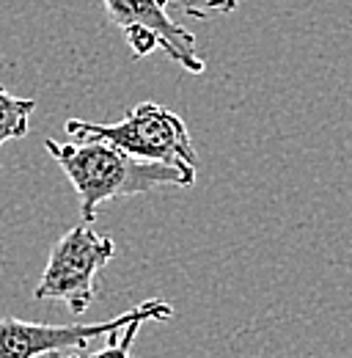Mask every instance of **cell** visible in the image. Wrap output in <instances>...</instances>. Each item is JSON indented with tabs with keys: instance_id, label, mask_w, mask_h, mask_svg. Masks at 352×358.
<instances>
[{
	"instance_id": "1",
	"label": "cell",
	"mask_w": 352,
	"mask_h": 358,
	"mask_svg": "<svg viewBox=\"0 0 352 358\" xmlns=\"http://www.w3.org/2000/svg\"><path fill=\"white\" fill-rule=\"evenodd\" d=\"M47 155L72 182L80 199V218L91 224L99 207L110 199L149 193L154 187H193L196 174L176 166L132 157L102 138H72L69 143L44 141Z\"/></svg>"
},
{
	"instance_id": "2",
	"label": "cell",
	"mask_w": 352,
	"mask_h": 358,
	"mask_svg": "<svg viewBox=\"0 0 352 358\" xmlns=\"http://www.w3.org/2000/svg\"><path fill=\"white\" fill-rule=\"evenodd\" d=\"M66 133L69 138H102L132 157L176 166L190 174H196L198 166V152L187 133V124L182 122V116L157 102H138L116 124L69 119Z\"/></svg>"
},
{
	"instance_id": "3",
	"label": "cell",
	"mask_w": 352,
	"mask_h": 358,
	"mask_svg": "<svg viewBox=\"0 0 352 358\" xmlns=\"http://www.w3.org/2000/svg\"><path fill=\"white\" fill-rule=\"evenodd\" d=\"M116 257L113 237L94 231L88 224L72 226L52 245L42 281L36 287L39 301H58L75 317L88 312L96 298V275Z\"/></svg>"
},
{
	"instance_id": "4",
	"label": "cell",
	"mask_w": 352,
	"mask_h": 358,
	"mask_svg": "<svg viewBox=\"0 0 352 358\" xmlns=\"http://www.w3.org/2000/svg\"><path fill=\"white\" fill-rule=\"evenodd\" d=\"M171 320L174 306L154 298L130 312L102 320V322H72V325H47L20 317H0V358H39L44 353H61L72 348H88L91 339L110 336L132 320Z\"/></svg>"
},
{
	"instance_id": "5",
	"label": "cell",
	"mask_w": 352,
	"mask_h": 358,
	"mask_svg": "<svg viewBox=\"0 0 352 358\" xmlns=\"http://www.w3.org/2000/svg\"><path fill=\"white\" fill-rule=\"evenodd\" d=\"M110 22L122 28L132 50V58H146L154 50H163L190 75H204L207 61L198 52L196 36L182 28L157 0H102Z\"/></svg>"
},
{
	"instance_id": "6",
	"label": "cell",
	"mask_w": 352,
	"mask_h": 358,
	"mask_svg": "<svg viewBox=\"0 0 352 358\" xmlns=\"http://www.w3.org/2000/svg\"><path fill=\"white\" fill-rule=\"evenodd\" d=\"M34 110H36V99L17 96L0 86V152L8 141H20L31 133Z\"/></svg>"
},
{
	"instance_id": "7",
	"label": "cell",
	"mask_w": 352,
	"mask_h": 358,
	"mask_svg": "<svg viewBox=\"0 0 352 358\" xmlns=\"http://www.w3.org/2000/svg\"><path fill=\"white\" fill-rule=\"evenodd\" d=\"M146 320H132V322H127L122 331V336L116 339V331L110 334V339H108V345L102 348V350H96L91 358H130V350H132V342H135V336H138V331H140V325H143Z\"/></svg>"
},
{
	"instance_id": "8",
	"label": "cell",
	"mask_w": 352,
	"mask_h": 358,
	"mask_svg": "<svg viewBox=\"0 0 352 358\" xmlns=\"http://www.w3.org/2000/svg\"><path fill=\"white\" fill-rule=\"evenodd\" d=\"M163 8H168L171 0H157ZM184 3V14L187 17H196V20H204V17H212V14H228L240 6V0H182Z\"/></svg>"
},
{
	"instance_id": "9",
	"label": "cell",
	"mask_w": 352,
	"mask_h": 358,
	"mask_svg": "<svg viewBox=\"0 0 352 358\" xmlns=\"http://www.w3.org/2000/svg\"><path fill=\"white\" fill-rule=\"evenodd\" d=\"M66 358H83V356H78V353H72V356H66Z\"/></svg>"
}]
</instances>
